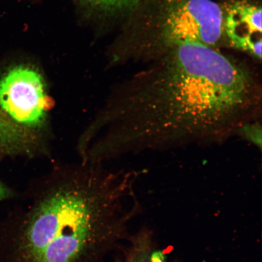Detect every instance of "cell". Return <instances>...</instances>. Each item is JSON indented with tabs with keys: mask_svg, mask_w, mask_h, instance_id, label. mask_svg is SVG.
Returning <instances> with one entry per match:
<instances>
[{
	"mask_svg": "<svg viewBox=\"0 0 262 262\" xmlns=\"http://www.w3.org/2000/svg\"><path fill=\"white\" fill-rule=\"evenodd\" d=\"M116 88L81 134L89 158L220 143L261 120V84L217 49L186 42Z\"/></svg>",
	"mask_w": 262,
	"mask_h": 262,
	"instance_id": "obj_1",
	"label": "cell"
},
{
	"mask_svg": "<svg viewBox=\"0 0 262 262\" xmlns=\"http://www.w3.org/2000/svg\"><path fill=\"white\" fill-rule=\"evenodd\" d=\"M136 177L80 160L54 165L29 188L12 262H103L123 237Z\"/></svg>",
	"mask_w": 262,
	"mask_h": 262,
	"instance_id": "obj_2",
	"label": "cell"
},
{
	"mask_svg": "<svg viewBox=\"0 0 262 262\" xmlns=\"http://www.w3.org/2000/svg\"><path fill=\"white\" fill-rule=\"evenodd\" d=\"M53 108L48 82L39 69L24 64L8 69L0 77V152L51 157Z\"/></svg>",
	"mask_w": 262,
	"mask_h": 262,
	"instance_id": "obj_3",
	"label": "cell"
},
{
	"mask_svg": "<svg viewBox=\"0 0 262 262\" xmlns=\"http://www.w3.org/2000/svg\"><path fill=\"white\" fill-rule=\"evenodd\" d=\"M156 21L166 49L186 42L216 48L225 39L224 9L212 0H163Z\"/></svg>",
	"mask_w": 262,
	"mask_h": 262,
	"instance_id": "obj_4",
	"label": "cell"
},
{
	"mask_svg": "<svg viewBox=\"0 0 262 262\" xmlns=\"http://www.w3.org/2000/svg\"><path fill=\"white\" fill-rule=\"evenodd\" d=\"M222 7L225 39L232 47L261 60V6L248 0H232Z\"/></svg>",
	"mask_w": 262,
	"mask_h": 262,
	"instance_id": "obj_5",
	"label": "cell"
},
{
	"mask_svg": "<svg viewBox=\"0 0 262 262\" xmlns=\"http://www.w3.org/2000/svg\"><path fill=\"white\" fill-rule=\"evenodd\" d=\"M84 8L104 15H114L130 11L143 0H78Z\"/></svg>",
	"mask_w": 262,
	"mask_h": 262,
	"instance_id": "obj_6",
	"label": "cell"
},
{
	"mask_svg": "<svg viewBox=\"0 0 262 262\" xmlns=\"http://www.w3.org/2000/svg\"><path fill=\"white\" fill-rule=\"evenodd\" d=\"M236 136L241 137L255 146L261 148V120L255 121L244 124L238 129Z\"/></svg>",
	"mask_w": 262,
	"mask_h": 262,
	"instance_id": "obj_7",
	"label": "cell"
},
{
	"mask_svg": "<svg viewBox=\"0 0 262 262\" xmlns=\"http://www.w3.org/2000/svg\"><path fill=\"white\" fill-rule=\"evenodd\" d=\"M117 262H147V261L145 260L142 251L139 250L138 246L135 245L131 248V250L124 255L122 259Z\"/></svg>",
	"mask_w": 262,
	"mask_h": 262,
	"instance_id": "obj_8",
	"label": "cell"
},
{
	"mask_svg": "<svg viewBox=\"0 0 262 262\" xmlns=\"http://www.w3.org/2000/svg\"><path fill=\"white\" fill-rule=\"evenodd\" d=\"M12 195L11 190L9 189L1 180H0V201L7 199Z\"/></svg>",
	"mask_w": 262,
	"mask_h": 262,
	"instance_id": "obj_9",
	"label": "cell"
}]
</instances>
